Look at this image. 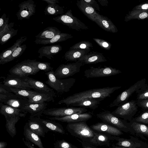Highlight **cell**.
<instances>
[{
    "label": "cell",
    "instance_id": "1",
    "mask_svg": "<svg viewBox=\"0 0 148 148\" xmlns=\"http://www.w3.org/2000/svg\"><path fill=\"white\" fill-rule=\"evenodd\" d=\"M121 86L107 87L94 88L77 93L60 100L58 104H64L69 107L72 104L85 99L103 98L110 97L115 90L121 88Z\"/></svg>",
    "mask_w": 148,
    "mask_h": 148
},
{
    "label": "cell",
    "instance_id": "2",
    "mask_svg": "<svg viewBox=\"0 0 148 148\" xmlns=\"http://www.w3.org/2000/svg\"><path fill=\"white\" fill-rule=\"evenodd\" d=\"M66 129L72 136L89 143L95 135V131L85 121L68 123Z\"/></svg>",
    "mask_w": 148,
    "mask_h": 148
},
{
    "label": "cell",
    "instance_id": "3",
    "mask_svg": "<svg viewBox=\"0 0 148 148\" xmlns=\"http://www.w3.org/2000/svg\"><path fill=\"white\" fill-rule=\"evenodd\" d=\"M48 79L45 83L49 85L58 93L62 94L69 91L76 81L74 78L61 79L57 78L53 70L46 72Z\"/></svg>",
    "mask_w": 148,
    "mask_h": 148
},
{
    "label": "cell",
    "instance_id": "4",
    "mask_svg": "<svg viewBox=\"0 0 148 148\" xmlns=\"http://www.w3.org/2000/svg\"><path fill=\"white\" fill-rule=\"evenodd\" d=\"M53 19L57 22L61 23L77 31L88 29V26L73 15L71 9L65 14L54 17Z\"/></svg>",
    "mask_w": 148,
    "mask_h": 148
},
{
    "label": "cell",
    "instance_id": "5",
    "mask_svg": "<svg viewBox=\"0 0 148 148\" xmlns=\"http://www.w3.org/2000/svg\"><path fill=\"white\" fill-rule=\"evenodd\" d=\"M32 61L28 59L17 63L9 70L10 73L21 77L35 75L40 70L32 66Z\"/></svg>",
    "mask_w": 148,
    "mask_h": 148
},
{
    "label": "cell",
    "instance_id": "6",
    "mask_svg": "<svg viewBox=\"0 0 148 148\" xmlns=\"http://www.w3.org/2000/svg\"><path fill=\"white\" fill-rule=\"evenodd\" d=\"M146 79H143L136 82L129 88L120 94L116 98L111 102L109 106L110 108L119 106L124 104L130 97L134 92L143 89L146 85Z\"/></svg>",
    "mask_w": 148,
    "mask_h": 148
},
{
    "label": "cell",
    "instance_id": "7",
    "mask_svg": "<svg viewBox=\"0 0 148 148\" xmlns=\"http://www.w3.org/2000/svg\"><path fill=\"white\" fill-rule=\"evenodd\" d=\"M96 116L104 123L114 127L121 131H127L128 127L126 122L114 115L110 111L105 110L97 114Z\"/></svg>",
    "mask_w": 148,
    "mask_h": 148
},
{
    "label": "cell",
    "instance_id": "8",
    "mask_svg": "<svg viewBox=\"0 0 148 148\" xmlns=\"http://www.w3.org/2000/svg\"><path fill=\"white\" fill-rule=\"evenodd\" d=\"M84 64L77 61L73 63L61 64L54 71V75L57 78L59 79L72 76L79 72L81 67Z\"/></svg>",
    "mask_w": 148,
    "mask_h": 148
},
{
    "label": "cell",
    "instance_id": "9",
    "mask_svg": "<svg viewBox=\"0 0 148 148\" xmlns=\"http://www.w3.org/2000/svg\"><path fill=\"white\" fill-rule=\"evenodd\" d=\"M87 111L86 108H83L68 107L46 109L43 114L52 117H62L75 114L84 113Z\"/></svg>",
    "mask_w": 148,
    "mask_h": 148
},
{
    "label": "cell",
    "instance_id": "10",
    "mask_svg": "<svg viewBox=\"0 0 148 148\" xmlns=\"http://www.w3.org/2000/svg\"><path fill=\"white\" fill-rule=\"evenodd\" d=\"M121 73L119 70L111 66L103 67H90L84 71V75L87 78L101 77L115 75Z\"/></svg>",
    "mask_w": 148,
    "mask_h": 148
},
{
    "label": "cell",
    "instance_id": "11",
    "mask_svg": "<svg viewBox=\"0 0 148 148\" xmlns=\"http://www.w3.org/2000/svg\"><path fill=\"white\" fill-rule=\"evenodd\" d=\"M137 102L131 101L118 106L112 113L114 116L125 119L133 116L138 110Z\"/></svg>",
    "mask_w": 148,
    "mask_h": 148
},
{
    "label": "cell",
    "instance_id": "12",
    "mask_svg": "<svg viewBox=\"0 0 148 148\" xmlns=\"http://www.w3.org/2000/svg\"><path fill=\"white\" fill-rule=\"evenodd\" d=\"M3 84L8 87L31 90L32 89L29 84L23 77L10 74L6 77H3Z\"/></svg>",
    "mask_w": 148,
    "mask_h": 148
},
{
    "label": "cell",
    "instance_id": "13",
    "mask_svg": "<svg viewBox=\"0 0 148 148\" xmlns=\"http://www.w3.org/2000/svg\"><path fill=\"white\" fill-rule=\"evenodd\" d=\"M18 6L19 9L16 13L18 20L29 19L35 13L36 5L32 0L23 2L18 5Z\"/></svg>",
    "mask_w": 148,
    "mask_h": 148
},
{
    "label": "cell",
    "instance_id": "14",
    "mask_svg": "<svg viewBox=\"0 0 148 148\" xmlns=\"http://www.w3.org/2000/svg\"><path fill=\"white\" fill-rule=\"evenodd\" d=\"M92 114L89 112L82 114H75L62 117H51L48 118L51 120H56L68 123L86 122L92 117Z\"/></svg>",
    "mask_w": 148,
    "mask_h": 148
},
{
    "label": "cell",
    "instance_id": "15",
    "mask_svg": "<svg viewBox=\"0 0 148 148\" xmlns=\"http://www.w3.org/2000/svg\"><path fill=\"white\" fill-rule=\"evenodd\" d=\"M23 77L25 80L29 84L32 88L35 91L40 93L50 94L54 97H56V93L54 90L49 88L42 82L28 76Z\"/></svg>",
    "mask_w": 148,
    "mask_h": 148
},
{
    "label": "cell",
    "instance_id": "16",
    "mask_svg": "<svg viewBox=\"0 0 148 148\" xmlns=\"http://www.w3.org/2000/svg\"><path fill=\"white\" fill-rule=\"evenodd\" d=\"M2 103L20 110L29 103L27 98L14 94L8 96Z\"/></svg>",
    "mask_w": 148,
    "mask_h": 148
},
{
    "label": "cell",
    "instance_id": "17",
    "mask_svg": "<svg viewBox=\"0 0 148 148\" xmlns=\"http://www.w3.org/2000/svg\"><path fill=\"white\" fill-rule=\"evenodd\" d=\"M94 131L113 136H119L123 134L118 128L103 122H98L90 126Z\"/></svg>",
    "mask_w": 148,
    "mask_h": 148
},
{
    "label": "cell",
    "instance_id": "18",
    "mask_svg": "<svg viewBox=\"0 0 148 148\" xmlns=\"http://www.w3.org/2000/svg\"><path fill=\"white\" fill-rule=\"evenodd\" d=\"M47 104L45 102L39 103H29L21 110L29 113L31 117H40L46 109Z\"/></svg>",
    "mask_w": 148,
    "mask_h": 148
},
{
    "label": "cell",
    "instance_id": "19",
    "mask_svg": "<svg viewBox=\"0 0 148 148\" xmlns=\"http://www.w3.org/2000/svg\"><path fill=\"white\" fill-rule=\"evenodd\" d=\"M0 113L4 116L5 119H7L17 117H24L27 113L0 102Z\"/></svg>",
    "mask_w": 148,
    "mask_h": 148
},
{
    "label": "cell",
    "instance_id": "20",
    "mask_svg": "<svg viewBox=\"0 0 148 148\" xmlns=\"http://www.w3.org/2000/svg\"><path fill=\"white\" fill-rule=\"evenodd\" d=\"M107 61V59L102 53L92 51L84 55L77 61L84 64H92L104 62Z\"/></svg>",
    "mask_w": 148,
    "mask_h": 148
},
{
    "label": "cell",
    "instance_id": "21",
    "mask_svg": "<svg viewBox=\"0 0 148 148\" xmlns=\"http://www.w3.org/2000/svg\"><path fill=\"white\" fill-rule=\"evenodd\" d=\"M62 49V48L60 45L42 46L38 51L39 54L38 58L41 59L43 57H46L51 60L53 58L54 55L58 53Z\"/></svg>",
    "mask_w": 148,
    "mask_h": 148
},
{
    "label": "cell",
    "instance_id": "22",
    "mask_svg": "<svg viewBox=\"0 0 148 148\" xmlns=\"http://www.w3.org/2000/svg\"><path fill=\"white\" fill-rule=\"evenodd\" d=\"M31 117L41 124L49 131H52L62 134H65V131L63 126L59 123L51 121V120L41 119L40 117Z\"/></svg>",
    "mask_w": 148,
    "mask_h": 148
},
{
    "label": "cell",
    "instance_id": "23",
    "mask_svg": "<svg viewBox=\"0 0 148 148\" xmlns=\"http://www.w3.org/2000/svg\"><path fill=\"white\" fill-rule=\"evenodd\" d=\"M94 22L106 31L112 33L116 31L115 26L111 20L106 16L99 14L96 16Z\"/></svg>",
    "mask_w": 148,
    "mask_h": 148
},
{
    "label": "cell",
    "instance_id": "24",
    "mask_svg": "<svg viewBox=\"0 0 148 148\" xmlns=\"http://www.w3.org/2000/svg\"><path fill=\"white\" fill-rule=\"evenodd\" d=\"M76 5L79 10L88 18L95 21L96 16L99 14L94 8L86 3L84 0L77 1Z\"/></svg>",
    "mask_w": 148,
    "mask_h": 148
},
{
    "label": "cell",
    "instance_id": "25",
    "mask_svg": "<svg viewBox=\"0 0 148 148\" xmlns=\"http://www.w3.org/2000/svg\"><path fill=\"white\" fill-rule=\"evenodd\" d=\"M111 136L112 135L106 133L95 131L94 136L89 143L96 146H109L110 140H112Z\"/></svg>",
    "mask_w": 148,
    "mask_h": 148
},
{
    "label": "cell",
    "instance_id": "26",
    "mask_svg": "<svg viewBox=\"0 0 148 148\" xmlns=\"http://www.w3.org/2000/svg\"><path fill=\"white\" fill-rule=\"evenodd\" d=\"M23 134L26 141L33 143L39 148H45L40 136L29 129L27 122L24 125Z\"/></svg>",
    "mask_w": 148,
    "mask_h": 148
},
{
    "label": "cell",
    "instance_id": "27",
    "mask_svg": "<svg viewBox=\"0 0 148 148\" xmlns=\"http://www.w3.org/2000/svg\"><path fill=\"white\" fill-rule=\"evenodd\" d=\"M73 37V36L71 34L61 33L47 40H41L36 38L34 42L36 44L46 45L64 41Z\"/></svg>",
    "mask_w": 148,
    "mask_h": 148
},
{
    "label": "cell",
    "instance_id": "28",
    "mask_svg": "<svg viewBox=\"0 0 148 148\" xmlns=\"http://www.w3.org/2000/svg\"><path fill=\"white\" fill-rule=\"evenodd\" d=\"M27 122L29 129L40 136L44 137L45 134L49 131L32 117H29Z\"/></svg>",
    "mask_w": 148,
    "mask_h": 148
},
{
    "label": "cell",
    "instance_id": "29",
    "mask_svg": "<svg viewBox=\"0 0 148 148\" xmlns=\"http://www.w3.org/2000/svg\"><path fill=\"white\" fill-rule=\"evenodd\" d=\"M104 99L103 98L89 99H85L70 105V106H79L84 108H88L94 110L97 108L100 102Z\"/></svg>",
    "mask_w": 148,
    "mask_h": 148
},
{
    "label": "cell",
    "instance_id": "30",
    "mask_svg": "<svg viewBox=\"0 0 148 148\" xmlns=\"http://www.w3.org/2000/svg\"><path fill=\"white\" fill-rule=\"evenodd\" d=\"M90 50L79 49H69L64 55V59L67 62H77L78 59L88 53Z\"/></svg>",
    "mask_w": 148,
    "mask_h": 148
},
{
    "label": "cell",
    "instance_id": "31",
    "mask_svg": "<svg viewBox=\"0 0 148 148\" xmlns=\"http://www.w3.org/2000/svg\"><path fill=\"white\" fill-rule=\"evenodd\" d=\"M60 33L61 32L57 27H49L36 36L35 37L36 39L47 40L51 38Z\"/></svg>",
    "mask_w": 148,
    "mask_h": 148
},
{
    "label": "cell",
    "instance_id": "32",
    "mask_svg": "<svg viewBox=\"0 0 148 148\" xmlns=\"http://www.w3.org/2000/svg\"><path fill=\"white\" fill-rule=\"evenodd\" d=\"M27 39L26 36L21 37L11 47L3 51L0 54V62L10 56Z\"/></svg>",
    "mask_w": 148,
    "mask_h": 148
},
{
    "label": "cell",
    "instance_id": "33",
    "mask_svg": "<svg viewBox=\"0 0 148 148\" xmlns=\"http://www.w3.org/2000/svg\"><path fill=\"white\" fill-rule=\"evenodd\" d=\"M54 97L51 95L40 93L28 99L30 103H39L45 102H54Z\"/></svg>",
    "mask_w": 148,
    "mask_h": 148
},
{
    "label": "cell",
    "instance_id": "34",
    "mask_svg": "<svg viewBox=\"0 0 148 148\" xmlns=\"http://www.w3.org/2000/svg\"><path fill=\"white\" fill-rule=\"evenodd\" d=\"M20 118V117H17L6 119L5 127L6 130L12 138L14 137L16 134V130L15 125Z\"/></svg>",
    "mask_w": 148,
    "mask_h": 148
},
{
    "label": "cell",
    "instance_id": "35",
    "mask_svg": "<svg viewBox=\"0 0 148 148\" xmlns=\"http://www.w3.org/2000/svg\"><path fill=\"white\" fill-rule=\"evenodd\" d=\"M111 138L112 140H116L118 141L116 145L118 146L127 148H137L140 146L138 144L134 143L130 140L120 138L116 136H112Z\"/></svg>",
    "mask_w": 148,
    "mask_h": 148
},
{
    "label": "cell",
    "instance_id": "36",
    "mask_svg": "<svg viewBox=\"0 0 148 148\" xmlns=\"http://www.w3.org/2000/svg\"><path fill=\"white\" fill-rule=\"evenodd\" d=\"M44 12L45 15H62L64 13V9L62 7L57 4L48 5L46 7Z\"/></svg>",
    "mask_w": 148,
    "mask_h": 148
},
{
    "label": "cell",
    "instance_id": "37",
    "mask_svg": "<svg viewBox=\"0 0 148 148\" xmlns=\"http://www.w3.org/2000/svg\"><path fill=\"white\" fill-rule=\"evenodd\" d=\"M26 48L27 47L25 44L21 45L15 50L10 56L0 62V64H3L19 57L24 53Z\"/></svg>",
    "mask_w": 148,
    "mask_h": 148
},
{
    "label": "cell",
    "instance_id": "38",
    "mask_svg": "<svg viewBox=\"0 0 148 148\" xmlns=\"http://www.w3.org/2000/svg\"><path fill=\"white\" fill-rule=\"evenodd\" d=\"M9 88L10 92L16 95L26 97L28 99L33 96L40 93L35 90H29L11 87H9Z\"/></svg>",
    "mask_w": 148,
    "mask_h": 148
},
{
    "label": "cell",
    "instance_id": "39",
    "mask_svg": "<svg viewBox=\"0 0 148 148\" xmlns=\"http://www.w3.org/2000/svg\"><path fill=\"white\" fill-rule=\"evenodd\" d=\"M31 64L36 69L44 71L46 72L53 70V68L50 66V63L47 62L37 61L36 60H32Z\"/></svg>",
    "mask_w": 148,
    "mask_h": 148
},
{
    "label": "cell",
    "instance_id": "40",
    "mask_svg": "<svg viewBox=\"0 0 148 148\" xmlns=\"http://www.w3.org/2000/svg\"><path fill=\"white\" fill-rule=\"evenodd\" d=\"M131 126L137 133L148 136V127L146 125L134 122L132 123Z\"/></svg>",
    "mask_w": 148,
    "mask_h": 148
},
{
    "label": "cell",
    "instance_id": "41",
    "mask_svg": "<svg viewBox=\"0 0 148 148\" xmlns=\"http://www.w3.org/2000/svg\"><path fill=\"white\" fill-rule=\"evenodd\" d=\"M93 47L92 43L86 41H82L76 43L70 47L69 49H79L85 50H90Z\"/></svg>",
    "mask_w": 148,
    "mask_h": 148
},
{
    "label": "cell",
    "instance_id": "42",
    "mask_svg": "<svg viewBox=\"0 0 148 148\" xmlns=\"http://www.w3.org/2000/svg\"><path fill=\"white\" fill-rule=\"evenodd\" d=\"M18 31V29H14L13 28L3 36L0 38V44L3 45L7 42L8 40L17 34Z\"/></svg>",
    "mask_w": 148,
    "mask_h": 148
},
{
    "label": "cell",
    "instance_id": "43",
    "mask_svg": "<svg viewBox=\"0 0 148 148\" xmlns=\"http://www.w3.org/2000/svg\"><path fill=\"white\" fill-rule=\"evenodd\" d=\"M93 39L102 48L106 50H110V49L111 44L108 41L98 38H94Z\"/></svg>",
    "mask_w": 148,
    "mask_h": 148
},
{
    "label": "cell",
    "instance_id": "44",
    "mask_svg": "<svg viewBox=\"0 0 148 148\" xmlns=\"http://www.w3.org/2000/svg\"><path fill=\"white\" fill-rule=\"evenodd\" d=\"M54 145L55 148H74L71 143L64 140H57Z\"/></svg>",
    "mask_w": 148,
    "mask_h": 148
},
{
    "label": "cell",
    "instance_id": "45",
    "mask_svg": "<svg viewBox=\"0 0 148 148\" xmlns=\"http://www.w3.org/2000/svg\"><path fill=\"white\" fill-rule=\"evenodd\" d=\"M134 120V121L136 122L148 124V111L143 113L139 116L136 118Z\"/></svg>",
    "mask_w": 148,
    "mask_h": 148
},
{
    "label": "cell",
    "instance_id": "46",
    "mask_svg": "<svg viewBox=\"0 0 148 148\" xmlns=\"http://www.w3.org/2000/svg\"><path fill=\"white\" fill-rule=\"evenodd\" d=\"M6 15L3 14L0 18V32L2 31L8 24L9 17H6Z\"/></svg>",
    "mask_w": 148,
    "mask_h": 148
},
{
    "label": "cell",
    "instance_id": "47",
    "mask_svg": "<svg viewBox=\"0 0 148 148\" xmlns=\"http://www.w3.org/2000/svg\"><path fill=\"white\" fill-rule=\"evenodd\" d=\"M14 23H10L6 25L2 31H0V38L12 30L13 29L12 27L14 26Z\"/></svg>",
    "mask_w": 148,
    "mask_h": 148
},
{
    "label": "cell",
    "instance_id": "48",
    "mask_svg": "<svg viewBox=\"0 0 148 148\" xmlns=\"http://www.w3.org/2000/svg\"><path fill=\"white\" fill-rule=\"evenodd\" d=\"M88 4L91 6L95 10L100 11V8L99 4L97 2L94 0H84Z\"/></svg>",
    "mask_w": 148,
    "mask_h": 148
},
{
    "label": "cell",
    "instance_id": "49",
    "mask_svg": "<svg viewBox=\"0 0 148 148\" xmlns=\"http://www.w3.org/2000/svg\"><path fill=\"white\" fill-rule=\"evenodd\" d=\"M137 105L142 108L145 109H148V99L138 100Z\"/></svg>",
    "mask_w": 148,
    "mask_h": 148
},
{
    "label": "cell",
    "instance_id": "50",
    "mask_svg": "<svg viewBox=\"0 0 148 148\" xmlns=\"http://www.w3.org/2000/svg\"><path fill=\"white\" fill-rule=\"evenodd\" d=\"M148 99V89L138 94L137 99L138 100Z\"/></svg>",
    "mask_w": 148,
    "mask_h": 148
},
{
    "label": "cell",
    "instance_id": "51",
    "mask_svg": "<svg viewBox=\"0 0 148 148\" xmlns=\"http://www.w3.org/2000/svg\"><path fill=\"white\" fill-rule=\"evenodd\" d=\"M77 140L81 143L83 148H98L88 143L79 140L78 139Z\"/></svg>",
    "mask_w": 148,
    "mask_h": 148
},
{
    "label": "cell",
    "instance_id": "52",
    "mask_svg": "<svg viewBox=\"0 0 148 148\" xmlns=\"http://www.w3.org/2000/svg\"><path fill=\"white\" fill-rule=\"evenodd\" d=\"M13 94L7 90L5 88H3L0 85V94L11 95Z\"/></svg>",
    "mask_w": 148,
    "mask_h": 148
},
{
    "label": "cell",
    "instance_id": "53",
    "mask_svg": "<svg viewBox=\"0 0 148 148\" xmlns=\"http://www.w3.org/2000/svg\"><path fill=\"white\" fill-rule=\"evenodd\" d=\"M22 140L24 144L28 148H36L29 141L25 140L24 138H22Z\"/></svg>",
    "mask_w": 148,
    "mask_h": 148
},
{
    "label": "cell",
    "instance_id": "54",
    "mask_svg": "<svg viewBox=\"0 0 148 148\" xmlns=\"http://www.w3.org/2000/svg\"><path fill=\"white\" fill-rule=\"evenodd\" d=\"M47 2L48 5H52L59 3V1L58 0H42Z\"/></svg>",
    "mask_w": 148,
    "mask_h": 148
},
{
    "label": "cell",
    "instance_id": "55",
    "mask_svg": "<svg viewBox=\"0 0 148 148\" xmlns=\"http://www.w3.org/2000/svg\"><path fill=\"white\" fill-rule=\"evenodd\" d=\"M98 1L102 6H107L108 3L107 0H98Z\"/></svg>",
    "mask_w": 148,
    "mask_h": 148
},
{
    "label": "cell",
    "instance_id": "56",
    "mask_svg": "<svg viewBox=\"0 0 148 148\" xmlns=\"http://www.w3.org/2000/svg\"><path fill=\"white\" fill-rule=\"evenodd\" d=\"M7 145L6 142L3 141L0 142V148H5Z\"/></svg>",
    "mask_w": 148,
    "mask_h": 148
},
{
    "label": "cell",
    "instance_id": "57",
    "mask_svg": "<svg viewBox=\"0 0 148 148\" xmlns=\"http://www.w3.org/2000/svg\"><path fill=\"white\" fill-rule=\"evenodd\" d=\"M139 17L140 18L143 19L146 18L147 16V14L145 12H143L139 15Z\"/></svg>",
    "mask_w": 148,
    "mask_h": 148
},
{
    "label": "cell",
    "instance_id": "58",
    "mask_svg": "<svg viewBox=\"0 0 148 148\" xmlns=\"http://www.w3.org/2000/svg\"><path fill=\"white\" fill-rule=\"evenodd\" d=\"M142 8L143 9H147L148 8V4H145L142 6Z\"/></svg>",
    "mask_w": 148,
    "mask_h": 148
},
{
    "label": "cell",
    "instance_id": "59",
    "mask_svg": "<svg viewBox=\"0 0 148 148\" xmlns=\"http://www.w3.org/2000/svg\"><path fill=\"white\" fill-rule=\"evenodd\" d=\"M111 148H127L124 147H119L114 145H112Z\"/></svg>",
    "mask_w": 148,
    "mask_h": 148
}]
</instances>
